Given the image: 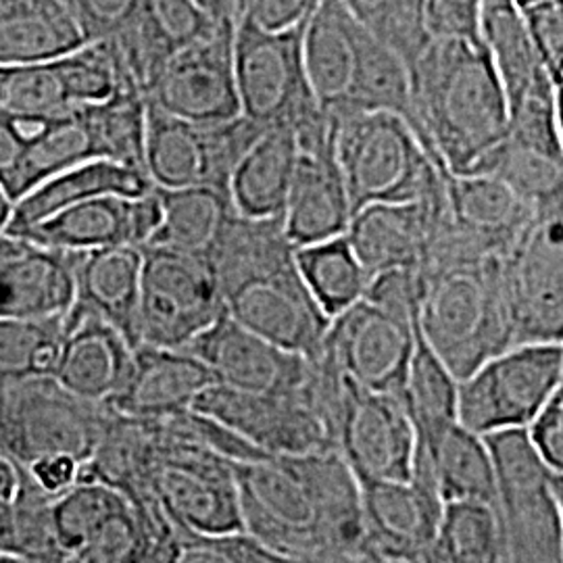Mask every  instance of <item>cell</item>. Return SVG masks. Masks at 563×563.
<instances>
[{
	"label": "cell",
	"mask_w": 563,
	"mask_h": 563,
	"mask_svg": "<svg viewBox=\"0 0 563 563\" xmlns=\"http://www.w3.org/2000/svg\"><path fill=\"white\" fill-rule=\"evenodd\" d=\"M242 532L282 558L351 563L367 558L360 484L339 449L234 463Z\"/></svg>",
	"instance_id": "1"
},
{
	"label": "cell",
	"mask_w": 563,
	"mask_h": 563,
	"mask_svg": "<svg viewBox=\"0 0 563 563\" xmlns=\"http://www.w3.org/2000/svg\"><path fill=\"white\" fill-rule=\"evenodd\" d=\"M295 253L282 218L253 220L236 213L209 263L230 320L316 362L332 320L311 297Z\"/></svg>",
	"instance_id": "2"
},
{
	"label": "cell",
	"mask_w": 563,
	"mask_h": 563,
	"mask_svg": "<svg viewBox=\"0 0 563 563\" xmlns=\"http://www.w3.org/2000/svg\"><path fill=\"white\" fill-rule=\"evenodd\" d=\"M418 136L430 159L467 174L504 141L509 107L483 42L430 38L409 67Z\"/></svg>",
	"instance_id": "3"
},
{
	"label": "cell",
	"mask_w": 563,
	"mask_h": 563,
	"mask_svg": "<svg viewBox=\"0 0 563 563\" xmlns=\"http://www.w3.org/2000/svg\"><path fill=\"white\" fill-rule=\"evenodd\" d=\"M416 325L457 383L481 363L509 349L511 332L499 257L453 263L422 274Z\"/></svg>",
	"instance_id": "4"
},
{
	"label": "cell",
	"mask_w": 563,
	"mask_h": 563,
	"mask_svg": "<svg viewBox=\"0 0 563 563\" xmlns=\"http://www.w3.org/2000/svg\"><path fill=\"white\" fill-rule=\"evenodd\" d=\"M334 151L353 213L374 202L420 201L444 188L449 172L426 153L397 115L353 111L336 115Z\"/></svg>",
	"instance_id": "5"
},
{
	"label": "cell",
	"mask_w": 563,
	"mask_h": 563,
	"mask_svg": "<svg viewBox=\"0 0 563 563\" xmlns=\"http://www.w3.org/2000/svg\"><path fill=\"white\" fill-rule=\"evenodd\" d=\"M497 486L505 563H563V474L553 472L526 428L484 434Z\"/></svg>",
	"instance_id": "6"
},
{
	"label": "cell",
	"mask_w": 563,
	"mask_h": 563,
	"mask_svg": "<svg viewBox=\"0 0 563 563\" xmlns=\"http://www.w3.org/2000/svg\"><path fill=\"white\" fill-rule=\"evenodd\" d=\"M153 423V449L146 470L151 499L167 522L192 534L242 532L234 463Z\"/></svg>",
	"instance_id": "7"
},
{
	"label": "cell",
	"mask_w": 563,
	"mask_h": 563,
	"mask_svg": "<svg viewBox=\"0 0 563 563\" xmlns=\"http://www.w3.org/2000/svg\"><path fill=\"white\" fill-rule=\"evenodd\" d=\"M322 401L336 449L357 481L413 478L418 439L397 395L365 390L322 362Z\"/></svg>",
	"instance_id": "8"
},
{
	"label": "cell",
	"mask_w": 563,
	"mask_h": 563,
	"mask_svg": "<svg viewBox=\"0 0 563 563\" xmlns=\"http://www.w3.org/2000/svg\"><path fill=\"white\" fill-rule=\"evenodd\" d=\"M109 405L80 399L53 376L0 386V455L21 467L67 455L88 462L109 420Z\"/></svg>",
	"instance_id": "9"
},
{
	"label": "cell",
	"mask_w": 563,
	"mask_h": 563,
	"mask_svg": "<svg viewBox=\"0 0 563 563\" xmlns=\"http://www.w3.org/2000/svg\"><path fill=\"white\" fill-rule=\"evenodd\" d=\"M562 388V342L516 344L457 383V422L481 437L526 428Z\"/></svg>",
	"instance_id": "10"
},
{
	"label": "cell",
	"mask_w": 563,
	"mask_h": 563,
	"mask_svg": "<svg viewBox=\"0 0 563 563\" xmlns=\"http://www.w3.org/2000/svg\"><path fill=\"white\" fill-rule=\"evenodd\" d=\"M222 316V290L209 260L142 246L139 344L186 349Z\"/></svg>",
	"instance_id": "11"
},
{
	"label": "cell",
	"mask_w": 563,
	"mask_h": 563,
	"mask_svg": "<svg viewBox=\"0 0 563 563\" xmlns=\"http://www.w3.org/2000/svg\"><path fill=\"white\" fill-rule=\"evenodd\" d=\"M511 346L563 339V207L537 218L499 257Z\"/></svg>",
	"instance_id": "12"
},
{
	"label": "cell",
	"mask_w": 563,
	"mask_h": 563,
	"mask_svg": "<svg viewBox=\"0 0 563 563\" xmlns=\"http://www.w3.org/2000/svg\"><path fill=\"white\" fill-rule=\"evenodd\" d=\"M263 128L242 115L202 125L167 115L146 102L144 172L159 190L195 186L228 190L234 165Z\"/></svg>",
	"instance_id": "13"
},
{
	"label": "cell",
	"mask_w": 563,
	"mask_h": 563,
	"mask_svg": "<svg viewBox=\"0 0 563 563\" xmlns=\"http://www.w3.org/2000/svg\"><path fill=\"white\" fill-rule=\"evenodd\" d=\"M302 27L267 32L234 20V78L241 115L260 125H297L320 107L302 67Z\"/></svg>",
	"instance_id": "14"
},
{
	"label": "cell",
	"mask_w": 563,
	"mask_h": 563,
	"mask_svg": "<svg viewBox=\"0 0 563 563\" xmlns=\"http://www.w3.org/2000/svg\"><path fill=\"white\" fill-rule=\"evenodd\" d=\"M336 118L322 109L295 125L299 155L282 225L297 249L344 236L353 205L334 151Z\"/></svg>",
	"instance_id": "15"
},
{
	"label": "cell",
	"mask_w": 563,
	"mask_h": 563,
	"mask_svg": "<svg viewBox=\"0 0 563 563\" xmlns=\"http://www.w3.org/2000/svg\"><path fill=\"white\" fill-rule=\"evenodd\" d=\"M192 409L228 426L246 443L269 457H297L336 449L313 393L302 397L257 395L211 384Z\"/></svg>",
	"instance_id": "16"
},
{
	"label": "cell",
	"mask_w": 563,
	"mask_h": 563,
	"mask_svg": "<svg viewBox=\"0 0 563 563\" xmlns=\"http://www.w3.org/2000/svg\"><path fill=\"white\" fill-rule=\"evenodd\" d=\"M413 346L416 318L363 297L332 318L320 357L365 390L399 395Z\"/></svg>",
	"instance_id": "17"
},
{
	"label": "cell",
	"mask_w": 563,
	"mask_h": 563,
	"mask_svg": "<svg viewBox=\"0 0 563 563\" xmlns=\"http://www.w3.org/2000/svg\"><path fill=\"white\" fill-rule=\"evenodd\" d=\"M144 99L167 115L202 125L239 118L234 18L220 21L207 36L167 60Z\"/></svg>",
	"instance_id": "18"
},
{
	"label": "cell",
	"mask_w": 563,
	"mask_h": 563,
	"mask_svg": "<svg viewBox=\"0 0 563 563\" xmlns=\"http://www.w3.org/2000/svg\"><path fill=\"white\" fill-rule=\"evenodd\" d=\"M216 384L242 393L302 397L313 393L316 362L242 328L225 313L186 346Z\"/></svg>",
	"instance_id": "19"
},
{
	"label": "cell",
	"mask_w": 563,
	"mask_h": 563,
	"mask_svg": "<svg viewBox=\"0 0 563 563\" xmlns=\"http://www.w3.org/2000/svg\"><path fill=\"white\" fill-rule=\"evenodd\" d=\"M369 555L401 563H437L434 541L443 501L428 472L409 483L357 481Z\"/></svg>",
	"instance_id": "20"
},
{
	"label": "cell",
	"mask_w": 563,
	"mask_h": 563,
	"mask_svg": "<svg viewBox=\"0 0 563 563\" xmlns=\"http://www.w3.org/2000/svg\"><path fill=\"white\" fill-rule=\"evenodd\" d=\"M162 223L157 190L142 197H99L67 207L20 234L27 241L65 253H88L107 246H146Z\"/></svg>",
	"instance_id": "21"
},
{
	"label": "cell",
	"mask_w": 563,
	"mask_h": 563,
	"mask_svg": "<svg viewBox=\"0 0 563 563\" xmlns=\"http://www.w3.org/2000/svg\"><path fill=\"white\" fill-rule=\"evenodd\" d=\"M449 216L446 188L409 202H374L353 213L346 241L369 276L420 267Z\"/></svg>",
	"instance_id": "22"
},
{
	"label": "cell",
	"mask_w": 563,
	"mask_h": 563,
	"mask_svg": "<svg viewBox=\"0 0 563 563\" xmlns=\"http://www.w3.org/2000/svg\"><path fill=\"white\" fill-rule=\"evenodd\" d=\"M132 362L134 346L120 330L74 301L63 316L53 378L80 399L107 405L128 383Z\"/></svg>",
	"instance_id": "23"
},
{
	"label": "cell",
	"mask_w": 563,
	"mask_h": 563,
	"mask_svg": "<svg viewBox=\"0 0 563 563\" xmlns=\"http://www.w3.org/2000/svg\"><path fill=\"white\" fill-rule=\"evenodd\" d=\"M76 260L23 236L0 234V318L42 320L76 301Z\"/></svg>",
	"instance_id": "24"
},
{
	"label": "cell",
	"mask_w": 563,
	"mask_h": 563,
	"mask_svg": "<svg viewBox=\"0 0 563 563\" xmlns=\"http://www.w3.org/2000/svg\"><path fill=\"white\" fill-rule=\"evenodd\" d=\"M365 34L342 0H322L302 27V67L316 104L344 115L351 104Z\"/></svg>",
	"instance_id": "25"
},
{
	"label": "cell",
	"mask_w": 563,
	"mask_h": 563,
	"mask_svg": "<svg viewBox=\"0 0 563 563\" xmlns=\"http://www.w3.org/2000/svg\"><path fill=\"white\" fill-rule=\"evenodd\" d=\"M197 0H139L132 20L113 42L130 80L146 95L163 65L218 23Z\"/></svg>",
	"instance_id": "26"
},
{
	"label": "cell",
	"mask_w": 563,
	"mask_h": 563,
	"mask_svg": "<svg viewBox=\"0 0 563 563\" xmlns=\"http://www.w3.org/2000/svg\"><path fill=\"white\" fill-rule=\"evenodd\" d=\"M213 383L209 367L190 351L139 344L128 383L107 405L128 418L165 420L192 409Z\"/></svg>",
	"instance_id": "27"
},
{
	"label": "cell",
	"mask_w": 563,
	"mask_h": 563,
	"mask_svg": "<svg viewBox=\"0 0 563 563\" xmlns=\"http://www.w3.org/2000/svg\"><path fill=\"white\" fill-rule=\"evenodd\" d=\"M444 188L455 230L486 255L501 257L539 213L493 176L446 174Z\"/></svg>",
	"instance_id": "28"
},
{
	"label": "cell",
	"mask_w": 563,
	"mask_h": 563,
	"mask_svg": "<svg viewBox=\"0 0 563 563\" xmlns=\"http://www.w3.org/2000/svg\"><path fill=\"white\" fill-rule=\"evenodd\" d=\"M297 155L299 144L292 125H265L230 174L228 195L234 209L253 220L282 218Z\"/></svg>",
	"instance_id": "29"
},
{
	"label": "cell",
	"mask_w": 563,
	"mask_h": 563,
	"mask_svg": "<svg viewBox=\"0 0 563 563\" xmlns=\"http://www.w3.org/2000/svg\"><path fill=\"white\" fill-rule=\"evenodd\" d=\"M153 188L148 176L136 167L104 159L80 163L42 181L21 197L13 207L7 234H20L21 230L78 202L99 197H142Z\"/></svg>",
	"instance_id": "30"
},
{
	"label": "cell",
	"mask_w": 563,
	"mask_h": 563,
	"mask_svg": "<svg viewBox=\"0 0 563 563\" xmlns=\"http://www.w3.org/2000/svg\"><path fill=\"white\" fill-rule=\"evenodd\" d=\"M141 269L142 249L128 244L78 253L76 260V302L115 325L134 349Z\"/></svg>",
	"instance_id": "31"
},
{
	"label": "cell",
	"mask_w": 563,
	"mask_h": 563,
	"mask_svg": "<svg viewBox=\"0 0 563 563\" xmlns=\"http://www.w3.org/2000/svg\"><path fill=\"white\" fill-rule=\"evenodd\" d=\"M478 36L504 86L509 109L544 86H555L514 0L481 2Z\"/></svg>",
	"instance_id": "32"
},
{
	"label": "cell",
	"mask_w": 563,
	"mask_h": 563,
	"mask_svg": "<svg viewBox=\"0 0 563 563\" xmlns=\"http://www.w3.org/2000/svg\"><path fill=\"white\" fill-rule=\"evenodd\" d=\"M84 44L60 0H0V65L57 59Z\"/></svg>",
	"instance_id": "33"
},
{
	"label": "cell",
	"mask_w": 563,
	"mask_h": 563,
	"mask_svg": "<svg viewBox=\"0 0 563 563\" xmlns=\"http://www.w3.org/2000/svg\"><path fill=\"white\" fill-rule=\"evenodd\" d=\"M162 223L146 246H162L211 260L234 216L228 190L211 186L159 190Z\"/></svg>",
	"instance_id": "34"
},
{
	"label": "cell",
	"mask_w": 563,
	"mask_h": 563,
	"mask_svg": "<svg viewBox=\"0 0 563 563\" xmlns=\"http://www.w3.org/2000/svg\"><path fill=\"white\" fill-rule=\"evenodd\" d=\"M95 159H102L101 141L90 107L86 104L48 120L41 134L27 142L20 165L4 190L13 202H18L42 181Z\"/></svg>",
	"instance_id": "35"
},
{
	"label": "cell",
	"mask_w": 563,
	"mask_h": 563,
	"mask_svg": "<svg viewBox=\"0 0 563 563\" xmlns=\"http://www.w3.org/2000/svg\"><path fill=\"white\" fill-rule=\"evenodd\" d=\"M416 463L428 470L437 495L444 504L481 501L497 505V486L484 437L453 423L430 449L420 451Z\"/></svg>",
	"instance_id": "36"
},
{
	"label": "cell",
	"mask_w": 563,
	"mask_h": 563,
	"mask_svg": "<svg viewBox=\"0 0 563 563\" xmlns=\"http://www.w3.org/2000/svg\"><path fill=\"white\" fill-rule=\"evenodd\" d=\"M397 397L413 423L420 451L430 449L457 423V380L426 344L418 325L416 346Z\"/></svg>",
	"instance_id": "37"
},
{
	"label": "cell",
	"mask_w": 563,
	"mask_h": 563,
	"mask_svg": "<svg viewBox=\"0 0 563 563\" xmlns=\"http://www.w3.org/2000/svg\"><path fill=\"white\" fill-rule=\"evenodd\" d=\"M474 174L505 181L537 211L563 207V155L504 136L463 176Z\"/></svg>",
	"instance_id": "38"
},
{
	"label": "cell",
	"mask_w": 563,
	"mask_h": 563,
	"mask_svg": "<svg viewBox=\"0 0 563 563\" xmlns=\"http://www.w3.org/2000/svg\"><path fill=\"white\" fill-rule=\"evenodd\" d=\"M295 257L311 297L330 320L365 297L372 276L346 236L299 246Z\"/></svg>",
	"instance_id": "39"
},
{
	"label": "cell",
	"mask_w": 563,
	"mask_h": 563,
	"mask_svg": "<svg viewBox=\"0 0 563 563\" xmlns=\"http://www.w3.org/2000/svg\"><path fill=\"white\" fill-rule=\"evenodd\" d=\"M434 555L437 563H505L504 523L497 505L444 504Z\"/></svg>",
	"instance_id": "40"
},
{
	"label": "cell",
	"mask_w": 563,
	"mask_h": 563,
	"mask_svg": "<svg viewBox=\"0 0 563 563\" xmlns=\"http://www.w3.org/2000/svg\"><path fill=\"white\" fill-rule=\"evenodd\" d=\"M353 111L393 113L418 134V123L411 104L409 69L390 46H386L367 30L363 34L357 78L346 113Z\"/></svg>",
	"instance_id": "41"
},
{
	"label": "cell",
	"mask_w": 563,
	"mask_h": 563,
	"mask_svg": "<svg viewBox=\"0 0 563 563\" xmlns=\"http://www.w3.org/2000/svg\"><path fill=\"white\" fill-rule=\"evenodd\" d=\"M63 316L42 320L0 318V386L34 376H53L59 357Z\"/></svg>",
	"instance_id": "42"
},
{
	"label": "cell",
	"mask_w": 563,
	"mask_h": 563,
	"mask_svg": "<svg viewBox=\"0 0 563 563\" xmlns=\"http://www.w3.org/2000/svg\"><path fill=\"white\" fill-rule=\"evenodd\" d=\"M128 505V497L118 488L99 481L80 478L67 490L55 495L51 501V522L65 563L97 528Z\"/></svg>",
	"instance_id": "43"
},
{
	"label": "cell",
	"mask_w": 563,
	"mask_h": 563,
	"mask_svg": "<svg viewBox=\"0 0 563 563\" xmlns=\"http://www.w3.org/2000/svg\"><path fill=\"white\" fill-rule=\"evenodd\" d=\"M353 18L378 41L390 46L407 65L430 41L426 30V0H342Z\"/></svg>",
	"instance_id": "44"
},
{
	"label": "cell",
	"mask_w": 563,
	"mask_h": 563,
	"mask_svg": "<svg viewBox=\"0 0 563 563\" xmlns=\"http://www.w3.org/2000/svg\"><path fill=\"white\" fill-rule=\"evenodd\" d=\"M169 526H151L130 504L97 528L67 558V563H128L146 541L148 532Z\"/></svg>",
	"instance_id": "45"
},
{
	"label": "cell",
	"mask_w": 563,
	"mask_h": 563,
	"mask_svg": "<svg viewBox=\"0 0 563 563\" xmlns=\"http://www.w3.org/2000/svg\"><path fill=\"white\" fill-rule=\"evenodd\" d=\"M174 563H302L282 558L246 532L192 534L176 530Z\"/></svg>",
	"instance_id": "46"
},
{
	"label": "cell",
	"mask_w": 563,
	"mask_h": 563,
	"mask_svg": "<svg viewBox=\"0 0 563 563\" xmlns=\"http://www.w3.org/2000/svg\"><path fill=\"white\" fill-rule=\"evenodd\" d=\"M528 34L537 46L547 74L562 88L563 9L562 0H543L522 9Z\"/></svg>",
	"instance_id": "47"
},
{
	"label": "cell",
	"mask_w": 563,
	"mask_h": 563,
	"mask_svg": "<svg viewBox=\"0 0 563 563\" xmlns=\"http://www.w3.org/2000/svg\"><path fill=\"white\" fill-rule=\"evenodd\" d=\"M80 27L86 44L118 36L132 20L139 0H60Z\"/></svg>",
	"instance_id": "48"
},
{
	"label": "cell",
	"mask_w": 563,
	"mask_h": 563,
	"mask_svg": "<svg viewBox=\"0 0 563 563\" xmlns=\"http://www.w3.org/2000/svg\"><path fill=\"white\" fill-rule=\"evenodd\" d=\"M322 0H232L234 20L267 32H282L307 21Z\"/></svg>",
	"instance_id": "49"
},
{
	"label": "cell",
	"mask_w": 563,
	"mask_h": 563,
	"mask_svg": "<svg viewBox=\"0 0 563 563\" xmlns=\"http://www.w3.org/2000/svg\"><path fill=\"white\" fill-rule=\"evenodd\" d=\"M481 2L483 0H426L428 36L481 41Z\"/></svg>",
	"instance_id": "50"
},
{
	"label": "cell",
	"mask_w": 563,
	"mask_h": 563,
	"mask_svg": "<svg viewBox=\"0 0 563 563\" xmlns=\"http://www.w3.org/2000/svg\"><path fill=\"white\" fill-rule=\"evenodd\" d=\"M528 439L553 472L563 474V388L526 426Z\"/></svg>",
	"instance_id": "51"
},
{
	"label": "cell",
	"mask_w": 563,
	"mask_h": 563,
	"mask_svg": "<svg viewBox=\"0 0 563 563\" xmlns=\"http://www.w3.org/2000/svg\"><path fill=\"white\" fill-rule=\"evenodd\" d=\"M81 463L67 455L42 457L38 462L23 467L27 478L36 484L46 495H59L80 478Z\"/></svg>",
	"instance_id": "52"
},
{
	"label": "cell",
	"mask_w": 563,
	"mask_h": 563,
	"mask_svg": "<svg viewBox=\"0 0 563 563\" xmlns=\"http://www.w3.org/2000/svg\"><path fill=\"white\" fill-rule=\"evenodd\" d=\"M27 142L21 136L15 118L0 111V184L2 188L13 178Z\"/></svg>",
	"instance_id": "53"
},
{
	"label": "cell",
	"mask_w": 563,
	"mask_h": 563,
	"mask_svg": "<svg viewBox=\"0 0 563 563\" xmlns=\"http://www.w3.org/2000/svg\"><path fill=\"white\" fill-rule=\"evenodd\" d=\"M174 539L176 528L151 530L136 555L128 563H174Z\"/></svg>",
	"instance_id": "54"
},
{
	"label": "cell",
	"mask_w": 563,
	"mask_h": 563,
	"mask_svg": "<svg viewBox=\"0 0 563 563\" xmlns=\"http://www.w3.org/2000/svg\"><path fill=\"white\" fill-rule=\"evenodd\" d=\"M23 483V467L0 455V509L13 504Z\"/></svg>",
	"instance_id": "55"
},
{
	"label": "cell",
	"mask_w": 563,
	"mask_h": 563,
	"mask_svg": "<svg viewBox=\"0 0 563 563\" xmlns=\"http://www.w3.org/2000/svg\"><path fill=\"white\" fill-rule=\"evenodd\" d=\"M213 20H228L234 18V7L232 0H197Z\"/></svg>",
	"instance_id": "56"
},
{
	"label": "cell",
	"mask_w": 563,
	"mask_h": 563,
	"mask_svg": "<svg viewBox=\"0 0 563 563\" xmlns=\"http://www.w3.org/2000/svg\"><path fill=\"white\" fill-rule=\"evenodd\" d=\"M13 207H15V202L7 195V190L0 184V234H4L7 228H9L11 216H13Z\"/></svg>",
	"instance_id": "57"
},
{
	"label": "cell",
	"mask_w": 563,
	"mask_h": 563,
	"mask_svg": "<svg viewBox=\"0 0 563 563\" xmlns=\"http://www.w3.org/2000/svg\"><path fill=\"white\" fill-rule=\"evenodd\" d=\"M11 522H9V514L7 507L0 509V555L11 553Z\"/></svg>",
	"instance_id": "58"
},
{
	"label": "cell",
	"mask_w": 563,
	"mask_h": 563,
	"mask_svg": "<svg viewBox=\"0 0 563 563\" xmlns=\"http://www.w3.org/2000/svg\"><path fill=\"white\" fill-rule=\"evenodd\" d=\"M0 563H44L38 560H27V558H21V555H11V553H4L0 555Z\"/></svg>",
	"instance_id": "59"
},
{
	"label": "cell",
	"mask_w": 563,
	"mask_h": 563,
	"mask_svg": "<svg viewBox=\"0 0 563 563\" xmlns=\"http://www.w3.org/2000/svg\"><path fill=\"white\" fill-rule=\"evenodd\" d=\"M518 7H520V11L526 9V7H532V4H539V2H543V0H514Z\"/></svg>",
	"instance_id": "60"
}]
</instances>
